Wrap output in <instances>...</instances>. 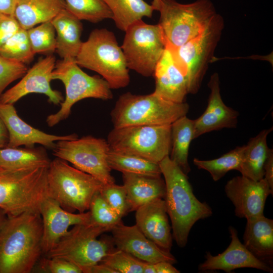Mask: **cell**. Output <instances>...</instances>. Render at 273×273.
I'll return each instance as SVG.
<instances>
[{
	"label": "cell",
	"mask_w": 273,
	"mask_h": 273,
	"mask_svg": "<svg viewBox=\"0 0 273 273\" xmlns=\"http://www.w3.org/2000/svg\"><path fill=\"white\" fill-rule=\"evenodd\" d=\"M40 213L26 212L8 217L0 230V273H29L42 251Z\"/></svg>",
	"instance_id": "obj_1"
},
{
	"label": "cell",
	"mask_w": 273,
	"mask_h": 273,
	"mask_svg": "<svg viewBox=\"0 0 273 273\" xmlns=\"http://www.w3.org/2000/svg\"><path fill=\"white\" fill-rule=\"evenodd\" d=\"M166 186L164 201L172 230V238L180 248L188 242L190 231L199 220L212 214V209L195 196L188 177L169 156L159 163Z\"/></svg>",
	"instance_id": "obj_2"
},
{
	"label": "cell",
	"mask_w": 273,
	"mask_h": 273,
	"mask_svg": "<svg viewBox=\"0 0 273 273\" xmlns=\"http://www.w3.org/2000/svg\"><path fill=\"white\" fill-rule=\"evenodd\" d=\"M49 166L0 167V208L8 217L26 212L40 213L42 202L50 197Z\"/></svg>",
	"instance_id": "obj_3"
},
{
	"label": "cell",
	"mask_w": 273,
	"mask_h": 273,
	"mask_svg": "<svg viewBox=\"0 0 273 273\" xmlns=\"http://www.w3.org/2000/svg\"><path fill=\"white\" fill-rule=\"evenodd\" d=\"M189 108L186 102H173L154 92L143 95L127 92L119 96L110 116L114 128L169 125L186 115Z\"/></svg>",
	"instance_id": "obj_4"
},
{
	"label": "cell",
	"mask_w": 273,
	"mask_h": 273,
	"mask_svg": "<svg viewBox=\"0 0 273 273\" xmlns=\"http://www.w3.org/2000/svg\"><path fill=\"white\" fill-rule=\"evenodd\" d=\"M75 61L80 67L98 73L111 89L123 88L129 83V69L122 50L114 33L106 28L90 32Z\"/></svg>",
	"instance_id": "obj_5"
},
{
	"label": "cell",
	"mask_w": 273,
	"mask_h": 273,
	"mask_svg": "<svg viewBox=\"0 0 273 273\" xmlns=\"http://www.w3.org/2000/svg\"><path fill=\"white\" fill-rule=\"evenodd\" d=\"M158 24L166 46L178 48L200 34L217 14L210 0L184 4L175 0H159Z\"/></svg>",
	"instance_id": "obj_6"
},
{
	"label": "cell",
	"mask_w": 273,
	"mask_h": 273,
	"mask_svg": "<svg viewBox=\"0 0 273 273\" xmlns=\"http://www.w3.org/2000/svg\"><path fill=\"white\" fill-rule=\"evenodd\" d=\"M47 179L50 197L71 212L88 210L93 197L104 185L92 175L58 158L51 161Z\"/></svg>",
	"instance_id": "obj_7"
},
{
	"label": "cell",
	"mask_w": 273,
	"mask_h": 273,
	"mask_svg": "<svg viewBox=\"0 0 273 273\" xmlns=\"http://www.w3.org/2000/svg\"><path fill=\"white\" fill-rule=\"evenodd\" d=\"M109 230L92 221L74 225L46 255L69 261L88 273L114 248L112 238L98 239Z\"/></svg>",
	"instance_id": "obj_8"
},
{
	"label": "cell",
	"mask_w": 273,
	"mask_h": 273,
	"mask_svg": "<svg viewBox=\"0 0 273 273\" xmlns=\"http://www.w3.org/2000/svg\"><path fill=\"white\" fill-rule=\"evenodd\" d=\"M52 79L63 82L66 95L60 110L47 117L46 122L50 127L66 119L73 106L79 101L86 98L106 101L113 97L112 89L106 80L99 75L90 76L84 72L75 59H62L56 62Z\"/></svg>",
	"instance_id": "obj_9"
},
{
	"label": "cell",
	"mask_w": 273,
	"mask_h": 273,
	"mask_svg": "<svg viewBox=\"0 0 273 273\" xmlns=\"http://www.w3.org/2000/svg\"><path fill=\"white\" fill-rule=\"evenodd\" d=\"M171 124L133 125L113 128L107 141L111 150L159 163L169 156Z\"/></svg>",
	"instance_id": "obj_10"
},
{
	"label": "cell",
	"mask_w": 273,
	"mask_h": 273,
	"mask_svg": "<svg viewBox=\"0 0 273 273\" xmlns=\"http://www.w3.org/2000/svg\"><path fill=\"white\" fill-rule=\"evenodd\" d=\"M125 32L121 48L127 68L143 76H153L166 47L160 26L141 20L129 26Z\"/></svg>",
	"instance_id": "obj_11"
},
{
	"label": "cell",
	"mask_w": 273,
	"mask_h": 273,
	"mask_svg": "<svg viewBox=\"0 0 273 273\" xmlns=\"http://www.w3.org/2000/svg\"><path fill=\"white\" fill-rule=\"evenodd\" d=\"M223 24L222 17L217 13L200 34L178 48H172L185 72L188 94L198 92Z\"/></svg>",
	"instance_id": "obj_12"
},
{
	"label": "cell",
	"mask_w": 273,
	"mask_h": 273,
	"mask_svg": "<svg viewBox=\"0 0 273 273\" xmlns=\"http://www.w3.org/2000/svg\"><path fill=\"white\" fill-rule=\"evenodd\" d=\"M110 150L107 140L87 135L57 142L53 154L106 185L115 183L107 162Z\"/></svg>",
	"instance_id": "obj_13"
},
{
	"label": "cell",
	"mask_w": 273,
	"mask_h": 273,
	"mask_svg": "<svg viewBox=\"0 0 273 273\" xmlns=\"http://www.w3.org/2000/svg\"><path fill=\"white\" fill-rule=\"evenodd\" d=\"M224 191L234 206L235 215L246 219L263 215L266 199L273 194L264 178L256 181L242 175L229 180Z\"/></svg>",
	"instance_id": "obj_14"
},
{
	"label": "cell",
	"mask_w": 273,
	"mask_h": 273,
	"mask_svg": "<svg viewBox=\"0 0 273 273\" xmlns=\"http://www.w3.org/2000/svg\"><path fill=\"white\" fill-rule=\"evenodd\" d=\"M56 65L55 57L48 55L28 69L21 80L0 96V103L13 104L31 93L44 94L50 103L61 104L64 98L60 92L52 88V73Z\"/></svg>",
	"instance_id": "obj_15"
},
{
	"label": "cell",
	"mask_w": 273,
	"mask_h": 273,
	"mask_svg": "<svg viewBox=\"0 0 273 273\" xmlns=\"http://www.w3.org/2000/svg\"><path fill=\"white\" fill-rule=\"evenodd\" d=\"M110 231L117 249L141 260L151 263L167 261L173 264L177 262L170 251L161 248L149 239L135 224L127 226L120 221Z\"/></svg>",
	"instance_id": "obj_16"
},
{
	"label": "cell",
	"mask_w": 273,
	"mask_h": 273,
	"mask_svg": "<svg viewBox=\"0 0 273 273\" xmlns=\"http://www.w3.org/2000/svg\"><path fill=\"white\" fill-rule=\"evenodd\" d=\"M0 117L8 131V147H33L37 144L53 150L59 141L78 138L75 133L66 135L51 134L31 126L20 118L13 104L0 103Z\"/></svg>",
	"instance_id": "obj_17"
},
{
	"label": "cell",
	"mask_w": 273,
	"mask_h": 273,
	"mask_svg": "<svg viewBox=\"0 0 273 273\" xmlns=\"http://www.w3.org/2000/svg\"><path fill=\"white\" fill-rule=\"evenodd\" d=\"M40 214L42 221V251L47 255L72 225L91 221L89 211L74 214L64 210L49 197L42 203Z\"/></svg>",
	"instance_id": "obj_18"
},
{
	"label": "cell",
	"mask_w": 273,
	"mask_h": 273,
	"mask_svg": "<svg viewBox=\"0 0 273 273\" xmlns=\"http://www.w3.org/2000/svg\"><path fill=\"white\" fill-rule=\"evenodd\" d=\"M229 231L231 241L227 248L221 253L212 255L207 252L205 260L198 269L200 271L221 270L230 273L240 268H253L268 272H273V267L261 261L252 254L241 243L237 230L230 226Z\"/></svg>",
	"instance_id": "obj_19"
},
{
	"label": "cell",
	"mask_w": 273,
	"mask_h": 273,
	"mask_svg": "<svg viewBox=\"0 0 273 273\" xmlns=\"http://www.w3.org/2000/svg\"><path fill=\"white\" fill-rule=\"evenodd\" d=\"M153 76L155 80V93L173 102H186L188 94L186 74L170 47L166 46Z\"/></svg>",
	"instance_id": "obj_20"
},
{
	"label": "cell",
	"mask_w": 273,
	"mask_h": 273,
	"mask_svg": "<svg viewBox=\"0 0 273 273\" xmlns=\"http://www.w3.org/2000/svg\"><path fill=\"white\" fill-rule=\"evenodd\" d=\"M208 86L210 93L207 108L199 118L194 120V139L210 131L236 128L237 125L239 113L223 102L217 73L211 76Z\"/></svg>",
	"instance_id": "obj_21"
},
{
	"label": "cell",
	"mask_w": 273,
	"mask_h": 273,
	"mask_svg": "<svg viewBox=\"0 0 273 273\" xmlns=\"http://www.w3.org/2000/svg\"><path fill=\"white\" fill-rule=\"evenodd\" d=\"M135 211V225L139 229L159 247L170 251L173 238L164 199L153 200Z\"/></svg>",
	"instance_id": "obj_22"
},
{
	"label": "cell",
	"mask_w": 273,
	"mask_h": 273,
	"mask_svg": "<svg viewBox=\"0 0 273 273\" xmlns=\"http://www.w3.org/2000/svg\"><path fill=\"white\" fill-rule=\"evenodd\" d=\"M244 245L256 258L273 267V220L264 215L247 219Z\"/></svg>",
	"instance_id": "obj_23"
},
{
	"label": "cell",
	"mask_w": 273,
	"mask_h": 273,
	"mask_svg": "<svg viewBox=\"0 0 273 273\" xmlns=\"http://www.w3.org/2000/svg\"><path fill=\"white\" fill-rule=\"evenodd\" d=\"M122 179L129 211L155 199L164 198L166 186L161 176L122 173Z\"/></svg>",
	"instance_id": "obj_24"
},
{
	"label": "cell",
	"mask_w": 273,
	"mask_h": 273,
	"mask_svg": "<svg viewBox=\"0 0 273 273\" xmlns=\"http://www.w3.org/2000/svg\"><path fill=\"white\" fill-rule=\"evenodd\" d=\"M51 22L56 34L55 52L62 59H75L83 42L81 20L65 8Z\"/></svg>",
	"instance_id": "obj_25"
},
{
	"label": "cell",
	"mask_w": 273,
	"mask_h": 273,
	"mask_svg": "<svg viewBox=\"0 0 273 273\" xmlns=\"http://www.w3.org/2000/svg\"><path fill=\"white\" fill-rule=\"evenodd\" d=\"M65 8L64 0H19L14 16L20 27L27 30L51 21Z\"/></svg>",
	"instance_id": "obj_26"
},
{
	"label": "cell",
	"mask_w": 273,
	"mask_h": 273,
	"mask_svg": "<svg viewBox=\"0 0 273 273\" xmlns=\"http://www.w3.org/2000/svg\"><path fill=\"white\" fill-rule=\"evenodd\" d=\"M272 130V127L262 130L244 145L239 170L242 175L256 181L264 178V163L271 150L267 144V137Z\"/></svg>",
	"instance_id": "obj_27"
},
{
	"label": "cell",
	"mask_w": 273,
	"mask_h": 273,
	"mask_svg": "<svg viewBox=\"0 0 273 273\" xmlns=\"http://www.w3.org/2000/svg\"><path fill=\"white\" fill-rule=\"evenodd\" d=\"M193 135L194 120L186 115L171 124V147L169 157L187 175L191 171L188 155Z\"/></svg>",
	"instance_id": "obj_28"
},
{
	"label": "cell",
	"mask_w": 273,
	"mask_h": 273,
	"mask_svg": "<svg viewBox=\"0 0 273 273\" xmlns=\"http://www.w3.org/2000/svg\"><path fill=\"white\" fill-rule=\"evenodd\" d=\"M112 14L116 27L125 31L144 17L151 18L154 8L144 0H103Z\"/></svg>",
	"instance_id": "obj_29"
},
{
	"label": "cell",
	"mask_w": 273,
	"mask_h": 273,
	"mask_svg": "<svg viewBox=\"0 0 273 273\" xmlns=\"http://www.w3.org/2000/svg\"><path fill=\"white\" fill-rule=\"evenodd\" d=\"M51 162L43 147H8L0 149V167L20 169L49 166Z\"/></svg>",
	"instance_id": "obj_30"
},
{
	"label": "cell",
	"mask_w": 273,
	"mask_h": 273,
	"mask_svg": "<svg viewBox=\"0 0 273 273\" xmlns=\"http://www.w3.org/2000/svg\"><path fill=\"white\" fill-rule=\"evenodd\" d=\"M107 162L112 169L121 172L154 176L162 175L159 163L137 156L120 153L110 150Z\"/></svg>",
	"instance_id": "obj_31"
},
{
	"label": "cell",
	"mask_w": 273,
	"mask_h": 273,
	"mask_svg": "<svg viewBox=\"0 0 273 273\" xmlns=\"http://www.w3.org/2000/svg\"><path fill=\"white\" fill-rule=\"evenodd\" d=\"M244 146L237 147L221 156L212 160L193 159V163L199 169L207 171L216 181L230 170H239Z\"/></svg>",
	"instance_id": "obj_32"
},
{
	"label": "cell",
	"mask_w": 273,
	"mask_h": 273,
	"mask_svg": "<svg viewBox=\"0 0 273 273\" xmlns=\"http://www.w3.org/2000/svg\"><path fill=\"white\" fill-rule=\"evenodd\" d=\"M65 9L80 20L98 23L112 19V14L103 0H64Z\"/></svg>",
	"instance_id": "obj_33"
},
{
	"label": "cell",
	"mask_w": 273,
	"mask_h": 273,
	"mask_svg": "<svg viewBox=\"0 0 273 273\" xmlns=\"http://www.w3.org/2000/svg\"><path fill=\"white\" fill-rule=\"evenodd\" d=\"M0 55L25 64L35 55L31 48L27 30L20 28L1 48Z\"/></svg>",
	"instance_id": "obj_34"
},
{
	"label": "cell",
	"mask_w": 273,
	"mask_h": 273,
	"mask_svg": "<svg viewBox=\"0 0 273 273\" xmlns=\"http://www.w3.org/2000/svg\"><path fill=\"white\" fill-rule=\"evenodd\" d=\"M27 31L35 54L50 55L56 51V34L51 21L40 23L27 29Z\"/></svg>",
	"instance_id": "obj_35"
},
{
	"label": "cell",
	"mask_w": 273,
	"mask_h": 273,
	"mask_svg": "<svg viewBox=\"0 0 273 273\" xmlns=\"http://www.w3.org/2000/svg\"><path fill=\"white\" fill-rule=\"evenodd\" d=\"M100 262L109 266L117 273H143L146 262L114 248Z\"/></svg>",
	"instance_id": "obj_36"
},
{
	"label": "cell",
	"mask_w": 273,
	"mask_h": 273,
	"mask_svg": "<svg viewBox=\"0 0 273 273\" xmlns=\"http://www.w3.org/2000/svg\"><path fill=\"white\" fill-rule=\"evenodd\" d=\"M88 210L92 221L108 229L109 231L121 221V218L108 204L100 192L93 197Z\"/></svg>",
	"instance_id": "obj_37"
},
{
	"label": "cell",
	"mask_w": 273,
	"mask_h": 273,
	"mask_svg": "<svg viewBox=\"0 0 273 273\" xmlns=\"http://www.w3.org/2000/svg\"><path fill=\"white\" fill-rule=\"evenodd\" d=\"M100 193L121 218L129 211L126 193L123 185H117L115 183L104 185Z\"/></svg>",
	"instance_id": "obj_38"
},
{
	"label": "cell",
	"mask_w": 273,
	"mask_h": 273,
	"mask_svg": "<svg viewBox=\"0 0 273 273\" xmlns=\"http://www.w3.org/2000/svg\"><path fill=\"white\" fill-rule=\"evenodd\" d=\"M27 70L26 64L0 55V96L10 83L22 78Z\"/></svg>",
	"instance_id": "obj_39"
},
{
	"label": "cell",
	"mask_w": 273,
	"mask_h": 273,
	"mask_svg": "<svg viewBox=\"0 0 273 273\" xmlns=\"http://www.w3.org/2000/svg\"><path fill=\"white\" fill-rule=\"evenodd\" d=\"M39 268L44 272L82 273L81 269L71 262L58 257H47L39 262Z\"/></svg>",
	"instance_id": "obj_40"
},
{
	"label": "cell",
	"mask_w": 273,
	"mask_h": 273,
	"mask_svg": "<svg viewBox=\"0 0 273 273\" xmlns=\"http://www.w3.org/2000/svg\"><path fill=\"white\" fill-rule=\"evenodd\" d=\"M20 28L14 16L0 14V48Z\"/></svg>",
	"instance_id": "obj_41"
},
{
	"label": "cell",
	"mask_w": 273,
	"mask_h": 273,
	"mask_svg": "<svg viewBox=\"0 0 273 273\" xmlns=\"http://www.w3.org/2000/svg\"><path fill=\"white\" fill-rule=\"evenodd\" d=\"M264 178L273 190V150L271 149L264 165Z\"/></svg>",
	"instance_id": "obj_42"
},
{
	"label": "cell",
	"mask_w": 273,
	"mask_h": 273,
	"mask_svg": "<svg viewBox=\"0 0 273 273\" xmlns=\"http://www.w3.org/2000/svg\"><path fill=\"white\" fill-rule=\"evenodd\" d=\"M19 0H0V14L14 15Z\"/></svg>",
	"instance_id": "obj_43"
},
{
	"label": "cell",
	"mask_w": 273,
	"mask_h": 273,
	"mask_svg": "<svg viewBox=\"0 0 273 273\" xmlns=\"http://www.w3.org/2000/svg\"><path fill=\"white\" fill-rule=\"evenodd\" d=\"M155 273H179L180 271L167 261H161L154 263Z\"/></svg>",
	"instance_id": "obj_44"
},
{
	"label": "cell",
	"mask_w": 273,
	"mask_h": 273,
	"mask_svg": "<svg viewBox=\"0 0 273 273\" xmlns=\"http://www.w3.org/2000/svg\"><path fill=\"white\" fill-rule=\"evenodd\" d=\"M8 142V131L5 123L0 117V149L6 147Z\"/></svg>",
	"instance_id": "obj_45"
},
{
	"label": "cell",
	"mask_w": 273,
	"mask_h": 273,
	"mask_svg": "<svg viewBox=\"0 0 273 273\" xmlns=\"http://www.w3.org/2000/svg\"><path fill=\"white\" fill-rule=\"evenodd\" d=\"M88 273H117L115 270L109 266L100 262L93 266Z\"/></svg>",
	"instance_id": "obj_46"
},
{
	"label": "cell",
	"mask_w": 273,
	"mask_h": 273,
	"mask_svg": "<svg viewBox=\"0 0 273 273\" xmlns=\"http://www.w3.org/2000/svg\"><path fill=\"white\" fill-rule=\"evenodd\" d=\"M7 218L8 216L5 212L0 208V230L5 223Z\"/></svg>",
	"instance_id": "obj_47"
},
{
	"label": "cell",
	"mask_w": 273,
	"mask_h": 273,
	"mask_svg": "<svg viewBox=\"0 0 273 273\" xmlns=\"http://www.w3.org/2000/svg\"><path fill=\"white\" fill-rule=\"evenodd\" d=\"M159 2V0H153V1H152L151 5L154 8L155 11V10L156 11V9L157 8Z\"/></svg>",
	"instance_id": "obj_48"
}]
</instances>
